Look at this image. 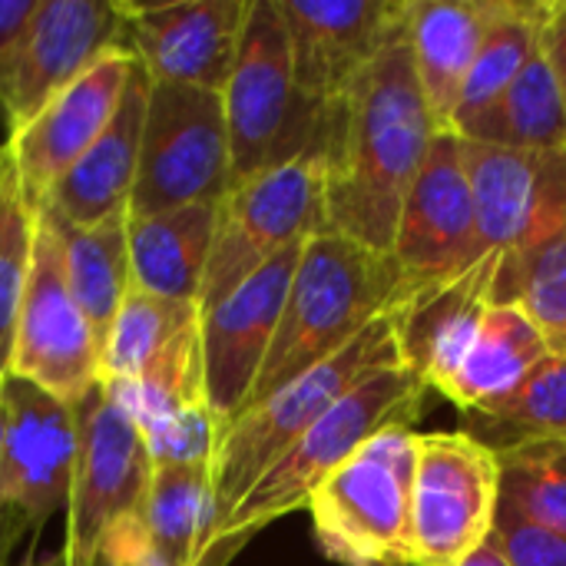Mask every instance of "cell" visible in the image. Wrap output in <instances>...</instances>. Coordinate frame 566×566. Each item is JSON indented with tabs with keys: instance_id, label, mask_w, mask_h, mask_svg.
Returning <instances> with one entry per match:
<instances>
[{
	"instance_id": "ba28073f",
	"label": "cell",
	"mask_w": 566,
	"mask_h": 566,
	"mask_svg": "<svg viewBox=\"0 0 566 566\" xmlns=\"http://www.w3.org/2000/svg\"><path fill=\"white\" fill-rule=\"evenodd\" d=\"M501 461L474 434H418L411 481V566H461L497 524Z\"/></svg>"
},
{
	"instance_id": "cb8c5ba5",
	"label": "cell",
	"mask_w": 566,
	"mask_h": 566,
	"mask_svg": "<svg viewBox=\"0 0 566 566\" xmlns=\"http://www.w3.org/2000/svg\"><path fill=\"white\" fill-rule=\"evenodd\" d=\"M216 219L219 202L179 206L156 216H129L133 289L156 298L199 305Z\"/></svg>"
},
{
	"instance_id": "e0dca14e",
	"label": "cell",
	"mask_w": 566,
	"mask_h": 566,
	"mask_svg": "<svg viewBox=\"0 0 566 566\" xmlns=\"http://www.w3.org/2000/svg\"><path fill=\"white\" fill-rule=\"evenodd\" d=\"M391 259L401 269L398 295L441 282L478 262L474 196L461 136H434L431 153L405 196Z\"/></svg>"
},
{
	"instance_id": "277c9868",
	"label": "cell",
	"mask_w": 566,
	"mask_h": 566,
	"mask_svg": "<svg viewBox=\"0 0 566 566\" xmlns=\"http://www.w3.org/2000/svg\"><path fill=\"white\" fill-rule=\"evenodd\" d=\"M391 365H401V355H398V338H395V318L388 312L375 318L348 348H342L318 368L289 381L272 398L252 405L232 424H226L212 454V468H209V491H212L209 537L226 524V517L252 491V484L315 421H322L368 375L391 368Z\"/></svg>"
},
{
	"instance_id": "8992f818",
	"label": "cell",
	"mask_w": 566,
	"mask_h": 566,
	"mask_svg": "<svg viewBox=\"0 0 566 566\" xmlns=\"http://www.w3.org/2000/svg\"><path fill=\"white\" fill-rule=\"evenodd\" d=\"M418 431L388 428L345 458L312 494L315 544L342 566H411Z\"/></svg>"
},
{
	"instance_id": "4fadbf2b",
	"label": "cell",
	"mask_w": 566,
	"mask_h": 566,
	"mask_svg": "<svg viewBox=\"0 0 566 566\" xmlns=\"http://www.w3.org/2000/svg\"><path fill=\"white\" fill-rule=\"evenodd\" d=\"M113 46H129L119 3L40 0L23 36L0 56V109L10 133L27 126Z\"/></svg>"
},
{
	"instance_id": "7402d4cb",
	"label": "cell",
	"mask_w": 566,
	"mask_h": 566,
	"mask_svg": "<svg viewBox=\"0 0 566 566\" xmlns=\"http://www.w3.org/2000/svg\"><path fill=\"white\" fill-rule=\"evenodd\" d=\"M149 86H153L149 73L136 66L109 126L66 169V176L46 196L43 206L60 222L96 226L106 216L129 209V196L136 186V172H139V146H143Z\"/></svg>"
},
{
	"instance_id": "603a6c76",
	"label": "cell",
	"mask_w": 566,
	"mask_h": 566,
	"mask_svg": "<svg viewBox=\"0 0 566 566\" xmlns=\"http://www.w3.org/2000/svg\"><path fill=\"white\" fill-rule=\"evenodd\" d=\"M501 0H411L408 46L438 133H454V113L474 56Z\"/></svg>"
},
{
	"instance_id": "1f68e13d",
	"label": "cell",
	"mask_w": 566,
	"mask_h": 566,
	"mask_svg": "<svg viewBox=\"0 0 566 566\" xmlns=\"http://www.w3.org/2000/svg\"><path fill=\"white\" fill-rule=\"evenodd\" d=\"M501 504L521 517L566 534V438L527 441L497 451Z\"/></svg>"
},
{
	"instance_id": "ab89813d",
	"label": "cell",
	"mask_w": 566,
	"mask_h": 566,
	"mask_svg": "<svg viewBox=\"0 0 566 566\" xmlns=\"http://www.w3.org/2000/svg\"><path fill=\"white\" fill-rule=\"evenodd\" d=\"M0 381H3V375H0Z\"/></svg>"
},
{
	"instance_id": "d4e9b609",
	"label": "cell",
	"mask_w": 566,
	"mask_h": 566,
	"mask_svg": "<svg viewBox=\"0 0 566 566\" xmlns=\"http://www.w3.org/2000/svg\"><path fill=\"white\" fill-rule=\"evenodd\" d=\"M547 355L541 332L517 305H491L444 398L464 415L494 408L507 401Z\"/></svg>"
},
{
	"instance_id": "484cf974",
	"label": "cell",
	"mask_w": 566,
	"mask_h": 566,
	"mask_svg": "<svg viewBox=\"0 0 566 566\" xmlns=\"http://www.w3.org/2000/svg\"><path fill=\"white\" fill-rule=\"evenodd\" d=\"M53 216V212H50ZM63 242L66 282L99 342V352L109 338V328L133 292V262H129V209L106 216L96 226H66L53 216Z\"/></svg>"
},
{
	"instance_id": "836d02e7",
	"label": "cell",
	"mask_w": 566,
	"mask_h": 566,
	"mask_svg": "<svg viewBox=\"0 0 566 566\" xmlns=\"http://www.w3.org/2000/svg\"><path fill=\"white\" fill-rule=\"evenodd\" d=\"M491 541L511 566H566V534L547 531L504 504L497 511Z\"/></svg>"
},
{
	"instance_id": "9a60e30c",
	"label": "cell",
	"mask_w": 566,
	"mask_h": 566,
	"mask_svg": "<svg viewBox=\"0 0 566 566\" xmlns=\"http://www.w3.org/2000/svg\"><path fill=\"white\" fill-rule=\"evenodd\" d=\"M302 249L305 242L279 252L229 295H222L209 308H199L206 395L222 428L232 424L249 405V395L279 332Z\"/></svg>"
},
{
	"instance_id": "8d00e7d4",
	"label": "cell",
	"mask_w": 566,
	"mask_h": 566,
	"mask_svg": "<svg viewBox=\"0 0 566 566\" xmlns=\"http://www.w3.org/2000/svg\"><path fill=\"white\" fill-rule=\"evenodd\" d=\"M36 7L40 0H0V56H7L13 43L23 36Z\"/></svg>"
},
{
	"instance_id": "30bf717a",
	"label": "cell",
	"mask_w": 566,
	"mask_h": 566,
	"mask_svg": "<svg viewBox=\"0 0 566 566\" xmlns=\"http://www.w3.org/2000/svg\"><path fill=\"white\" fill-rule=\"evenodd\" d=\"M153 478L149 451L129 411L96 385L76 405V464L66 501V547L60 566H93L106 531L143 511Z\"/></svg>"
},
{
	"instance_id": "74e56055",
	"label": "cell",
	"mask_w": 566,
	"mask_h": 566,
	"mask_svg": "<svg viewBox=\"0 0 566 566\" xmlns=\"http://www.w3.org/2000/svg\"><path fill=\"white\" fill-rule=\"evenodd\" d=\"M461 566H511V564H507V557L497 551V544H494V541H488L478 554H471V557H468Z\"/></svg>"
},
{
	"instance_id": "44dd1931",
	"label": "cell",
	"mask_w": 566,
	"mask_h": 566,
	"mask_svg": "<svg viewBox=\"0 0 566 566\" xmlns=\"http://www.w3.org/2000/svg\"><path fill=\"white\" fill-rule=\"evenodd\" d=\"M99 385L206 395L199 305L133 289L103 345Z\"/></svg>"
},
{
	"instance_id": "5b68a950",
	"label": "cell",
	"mask_w": 566,
	"mask_h": 566,
	"mask_svg": "<svg viewBox=\"0 0 566 566\" xmlns=\"http://www.w3.org/2000/svg\"><path fill=\"white\" fill-rule=\"evenodd\" d=\"M222 106L232 186L292 159L318 156L325 109L295 83L292 43L275 0H252Z\"/></svg>"
},
{
	"instance_id": "3957f363",
	"label": "cell",
	"mask_w": 566,
	"mask_h": 566,
	"mask_svg": "<svg viewBox=\"0 0 566 566\" xmlns=\"http://www.w3.org/2000/svg\"><path fill=\"white\" fill-rule=\"evenodd\" d=\"M398 292L401 269L391 255L335 232L312 235L295 265L279 332L245 411L348 348L375 318L395 308Z\"/></svg>"
},
{
	"instance_id": "7c38bea8",
	"label": "cell",
	"mask_w": 566,
	"mask_h": 566,
	"mask_svg": "<svg viewBox=\"0 0 566 566\" xmlns=\"http://www.w3.org/2000/svg\"><path fill=\"white\" fill-rule=\"evenodd\" d=\"M0 405V514L7 557V551L23 531H36L70 501L76 464V405L17 375H3Z\"/></svg>"
},
{
	"instance_id": "4dcf8cb0",
	"label": "cell",
	"mask_w": 566,
	"mask_h": 566,
	"mask_svg": "<svg viewBox=\"0 0 566 566\" xmlns=\"http://www.w3.org/2000/svg\"><path fill=\"white\" fill-rule=\"evenodd\" d=\"M464 418V431L484 441L491 451L566 438V358L547 355L507 401Z\"/></svg>"
},
{
	"instance_id": "2e32d148",
	"label": "cell",
	"mask_w": 566,
	"mask_h": 566,
	"mask_svg": "<svg viewBox=\"0 0 566 566\" xmlns=\"http://www.w3.org/2000/svg\"><path fill=\"white\" fill-rule=\"evenodd\" d=\"M298 90L322 109L342 99L375 56L408 30L411 0H275Z\"/></svg>"
},
{
	"instance_id": "4316f807",
	"label": "cell",
	"mask_w": 566,
	"mask_h": 566,
	"mask_svg": "<svg viewBox=\"0 0 566 566\" xmlns=\"http://www.w3.org/2000/svg\"><path fill=\"white\" fill-rule=\"evenodd\" d=\"M461 139L527 153L566 149L564 96L544 46L534 50V56L517 73L511 90L474 126H468Z\"/></svg>"
},
{
	"instance_id": "83f0119b",
	"label": "cell",
	"mask_w": 566,
	"mask_h": 566,
	"mask_svg": "<svg viewBox=\"0 0 566 566\" xmlns=\"http://www.w3.org/2000/svg\"><path fill=\"white\" fill-rule=\"evenodd\" d=\"M143 527L166 566H192L212 527L209 464L153 468L143 501Z\"/></svg>"
},
{
	"instance_id": "5bb4252c",
	"label": "cell",
	"mask_w": 566,
	"mask_h": 566,
	"mask_svg": "<svg viewBox=\"0 0 566 566\" xmlns=\"http://www.w3.org/2000/svg\"><path fill=\"white\" fill-rule=\"evenodd\" d=\"M464 143L474 196L478 259H514L566 222V149L527 153L488 143Z\"/></svg>"
},
{
	"instance_id": "ac0fdd59",
	"label": "cell",
	"mask_w": 566,
	"mask_h": 566,
	"mask_svg": "<svg viewBox=\"0 0 566 566\" xmlns=\"http://www.w3.org/2000/svg\"><path fill=\"white\" fill-rule=\"evenodd\" d=\"M252 0L119 3L126 40L153 83L222 93L242 43Z\"/></svg>"
},
{
	"instance_id": "f35d334b",
	"label": "cell",
	"mask_w": 566,
	"mask_h": 566,
	"mask_svg": "<svg viewBox=\"0 0 566 566\" xmlns=\"http://www.w3.org/2000/svg\"><path fill=\"white\" fill-rule=\"evenodd\" d=\"M0 166H3V146H0Z\"/></svg>"
},
{
	"instance_id": "8fae6325",
	"label": "cell",
	"mask_w": 566,
	"mask_h": 566,
	"mask_svg": "<svg viewBox=\"0 0 566 566\" xmlns=\"http://www.w3.org/2000/svg\"><path fill=\"white\" fill-rule=\"evenodd\" d=\"M99 342L66 282L60 229L50 209L40 206L33 269L20 302L7 375L80 405L99 385Z\"/></svg>"
},
{
	"instance_id": "9c48e42d",
	"label": "cell",
	"mask_w": 566,
	"mask_h": 566,
	"mask_svg": "<svg viewBox=\"0 0 566 566\" xmlns=\"http://www.w3.org/2000/svg\"><path fill=\"white\" fill-rule=\"evenodd\" d=\"M318 232H325L318 156L292 159L232 186L219 199L199 308H209L279 252L308 242Z\"/></svg>"
},
{
	"instance_id": "f546056e",
	"label": "cell",
	"mask_w": 566,
	"mask_h": 566,
	"mask_svg": "<svg viewBox=\"0 0 566 566\" xmlns=\"http://www.w3.org/2000/svg\"><path fill=\"white\" fill-rule=\"evenodd\" d=\"M494 305H517L551 355L566 358V222L497 265Z\"/></svg>"
},
{
	"instance_id": "d590c367",
	"label": "cell",
	"mask_w": 566,
	"mask_h": 566,
	"mask_svg": "<svg viewBox=\"0 0 566 566\" xmlns=\"http://www.w3.org/2000/svg\"><path fill=\"white\" fill-rule=\"evenodd\" d=\"M541 46H544V53H547V60L554 66V76H557L566 109V0H547Z\"/></svg>"
},
{
	"instance_id": "d6a6232c",
	"label": "cell",
	"mask_w": 566,
	"mask_h": 566,
	"mask_svg": "<svg viewBox=\"0 0 566 566\" xmlns=\"http://www.w3.org/2000/svg\"><path fill=\"white\" fill-rule=\"evenodd\" d=\"M36 209L23 192L17 169L3 146L0 166V375L10 368L13 332L20 302L33 269V245H36Z\"/></svg>"
},
{
	"instance_id": "e575fe53",
	"label": "cell",
	"mask_w": 566,
	"mask_h": 566,
	"mask_svg": "<svg viewBox=\"0 0 566 566\" xmlns=\"http://www.w3.org/2000/svg\"><path fill=\"white\" fill-rule=\"evenodd\" d=\"M36 566H60L56 560L50 564H36ZM93 566H166L149 537H146V527H143V514H129L123 521H116L106 537L99 541V551H96V564Z\"/></svg>"
},
{
	"instance_id": "52a82bcc",
	"label": "cell",
	"mask_w": 566,
	"mask_h": 566,
	"mask_svg": "<svg viewBox=\"0 0 566 566\" xmlns=\"http://www.w3.org/2000/svg\"><path fill=\"white\" fill-rule=\"evenodd\" d=\"M229 186L232 153L222 93L153 83L129 216H156L179 206L219 202Z\"/></svg>"
},
{
	"instance_id": "f1b7e54d",
	"label": "cell",
	"mask_w": 566,
	"mask_h": 566,
	"mask_svg": "<svg viewBox=\"0 0 566 566\" xmlns=\"http://www.w3.org/2000/svg\"><path fill=\"white\" fill-rule=\"evenodd\" d=\"M547 0H501V10L474 56L468 73L458 113H454V136L474 126L517 80L527 66L534 50L541 46Z\"/></svg>"
},
{
	"instance_id": "ffe728a7",
	"label": "cell",
	"mask_w": 566,
	"mask_h": 566,
	"mask_svg": "<svg viewBox=\"0 0 566 566\" xmlns=\"http://www.w3.org/2000/svg\"><path fill=\"white\" fill-rule=\"evenodd\" d=\"M497 265V255H484L441 282L398 295L391 308L401 365L441 398L494 305Z\"/></svg>"
},
{
	"instance_id": "d6986e66",
	"label": "cell",
	"mask_w": 566,
	"mask_h": 566,
	"mask_svg": "<svg viewBox=\"0 0 566 566\" xmlns=\"http://www.w3.org/2000/svg\"><path fill=\"white\" fill-rule=\"evenodd\" d=\"M139 66L129 46L106 50L76 83L53 96L27 126L10 133L7 156L33 206H43L66 169L99 139L119 109L133 70Z\"/></svg>"
},
{
	"instance_id": "7a4b0ae2",
	"label": "cell",
	"mask_w": 566,
	"mask_h": 566,
	"mask_svg": "<svg viewBox=\"0 0 566 566\" xmlns=\"http://www.w3.org/2000/svg\"><path fill=\"white\" fill-rule=\"evenodd\" d=\"M428 395V385L405 365L368 375L252 484L226 524L209 537L196 566H229L269 524L302 507L308 511L318 484L361 444L388 428H415L424 415Z\"/></svg>"
},
{
	"instance_id": "6da1fadb",
	"label": "cell",
	"mask_w": 566,
	"mask_h": 566,
	"mask_svg": "<svg viewBox=\"0 0 566 566\" xmlns=\"http://www.w3.org/2000/svg\"><path fill=\"white\" fill-rule=\"evenodd\" d=\"M434 136L438 126L424 103L405 30L342 99L325 106L318 143L325 232L391 255L405 196Z\"/></svg>"
}]
</instances>
